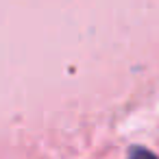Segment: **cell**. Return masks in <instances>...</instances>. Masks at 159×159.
Instances as JSON below:
<instances>
[{"mask_svg":"<svg viewBox=\"0 0 159 159\" xmlns=\"http://www.w3.org/2000/svg\"><path fill=\"white\" fill-rule=\"evenodd\" d=\"M126 159H159L155 152H150V150H146V148H139V146H135V148H131V152H129V157Z\"/></svg>","mask_w":159,"mask_h":159,"instance_id":"cell-1","label":"cell"}]
</instances>
